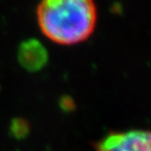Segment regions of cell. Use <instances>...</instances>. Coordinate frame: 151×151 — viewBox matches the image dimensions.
<instances>
[{"mask_svg": "<svg viewBox=\"0 0 151 151\" xmlns=\"http://www.w3.org/2000/svg\"><path fill=\"white\" fill-rule=\"evenodd\" d=\"M17 57L20 64L28 70L40 69L48 58L44 45L36 39H28L19 45Z\"/></svg>", "mask_w": 151, "mask_h": 151, "instance_id": "cell-3", "label": "cell"}, {"mask_svg": "<svg viewBox=\"0 0 151 151\" xmlns=\"http://www.w3.org/2000/svg\"><path fill=\"white\" fill-rule=\"evenodd\" d=\"M98 151H151V131L129 130L107 135Z\"/></svg>", "mask_w": 151, "mask_h": 151, "instance_id": "cell-2", "label": "cell"}, {"mask_svg": "<svg viewBox=\"0 0 151 151\" xmlns=\"http://www.w3.org/2000/svg\"><path fill=\"white\" fill-rule=\"evenodd\" d=\"M36 13L41 32L64 45L86 40L97 22V9L89 0H45Z\"/></svg>", "mask_w": 151, "mask_h": 151, "instance_id": "cell-1", "label": "cell"}]
</instances>
